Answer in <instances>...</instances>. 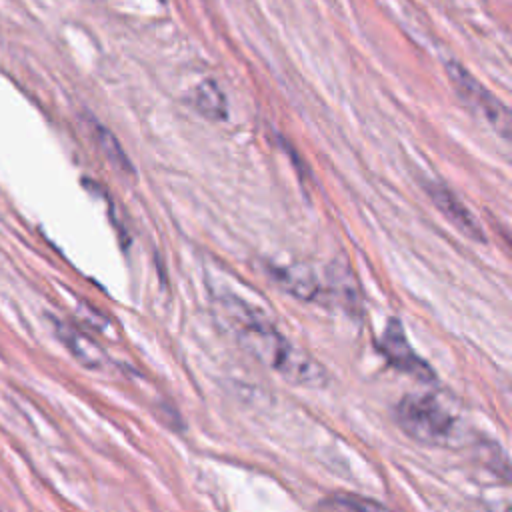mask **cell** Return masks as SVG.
Segmentation results:
<instances>
[{"mask_svg":"<svg viewBox=\"0 0 512 512\" xmlns=\"http://www.w3.org/2000/svg\"><path fill=\"white\" fill-rule=\"evenodd\" d=\"M218 308L238 342L262 364L298 386L326 384L328 374L324 366L294 346L260 310L230 292L218 298Z\"/></svg>","mask_w":512,"mask_h":512,"instance_id":"1","label":"cell"},{"mask_svg":"<svg viewBox=\"0 0 512 512\" xmlns=\"http://www.w3.org/2000/svg\"><path fill=\"white\" fill-rule=\"evenodd\" d=\"M400 428L430 446H458L466 440V424L452 404L436 394H408L396 406Z\"/></svg>","mask_w":512,"mask_h":512,"instance_id":"2","label":"cell"},{"mask_svg":"<svg viewBox=\"0 0 512 512\" xmlns=\"http://www.w3.org/2000/svg\"><path fill=\"white\" fill-rule=\"evenodd\" d=\"M446 72H448L454 88L462 96V100L476 114H480L496 132H500L504 138H510V112H508V108L458 62H448Z\"/></svg>","mask_w":512,"mask_h":512,"instance_id":"3","label":"cell"},{"mask_svg":"<svg viewBox=\"0 0 512 512\" xmlns=\"http://www.w3.org/2000/svg\"><path fill=\"white\" fill-rule=\"evenodd\" d=\"M380 350L388 364H392L396 370L422 382H430L434 378L432 368L410 348L402 322L398 318H390V322L386 324L380 338Z\"/></svg>","mask_w":512,"mask_h":512,"instance_id":"4","label":"cell"},{"mask_svg":"<svg viewBox=\"0 0 512 512\" xmlns=\"http://www.w3.org/2000/svg\"><path fill=\"white\" fill-rule=\"evenodd\" d=\"M428 196L430 200L436 204V208L468 238H472L474 242H486V236L482 232V226L478 224V220L474 218V214L454 196L452 190L444 188V186H428Z\"/></svg>","mask_w":512,"mask_h":512,"instance_id":"5","label":"cell"},{"mask_svg":"<svg viewBox=\"0 0 512 512\" xmlns=\"http://www.w3.org/2000/svg\"><path fill=\"white\" fill-rule=\"evenodd\" d=\"M56 326V332L60 336V340L68 346V350L88 368L92 370H98L106 364V356L102 352V348L92 342L90 338H86L82 332H78L76 328L68 326V324H62V322H54Z\"/></svg>","mask_w":512,"mask_h":512,"instance_id":"6","label":"cell"},{"mask_svg":"<svg viewBox=\"0 0 512 512\" xmlns=\"http://www.w3.org/2000/svg\"><path fill=\"white\" fill-rule=\"evenodd\" d=\"M192 106L210 120L226 118V98L216 82L204 80L192 92Z\"/></svg>","mask_w":512,"mask_h":512,"instance_id":"7","label":"cell"},{"mask_svg":"<svg viewBox=\"0 0 512 512\" xmlns=\"http://www.w3.org/2000/svg\"><path fill=\"white\" fill-rule=\"evenodd\" d=\"M274 278L278 284L302 300H316L320 286L306 268H276Z\"/></svg>","mask_w":512,"mask_h":512,"instance_id":"8","label":"cell"},{"mask_svg":"<svg viewBox=\"0 0 512 512\" xmlns=\"http://www.w3.org/2000/svg\"><path fill=\"white\" fill-rule=\"evenodd\" d=\"M94 138L96 142L100 144L102 152L106 154V158L110 160V164H114L120 172L124 174H132V166H130V160L128 156L124 154V150L120 148L118 140L100 124H94Z\"/></svg>","mask_w":512,"mask_h":512,"instance_id":"9","label":"cell"},{"mask_svg":"<svg viewBox=\"0 0 512 512\" xmlns=\"http://www.w3.org/2000/svg\"><path fill=\"white\" fill-rule=\"evenodd\" d=\"M324 508H340V510H382V504L364 500L360 496H334L322 504Z\"/></svg>","mask_w":512,"mask_h":512,"instance_id":"10","label":"cell"}]
</instances>
